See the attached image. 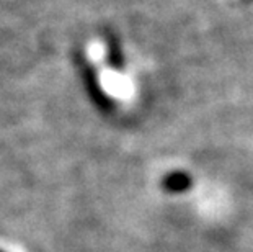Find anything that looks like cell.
<instances>
[{
    "label": "cell",
    "instance_id": "cell-1",
    "mask_svg": "<svg viewBox=\"0 0 253 252\" xmlns=\"http://www.w3.org/2000/svg\"><path fill=\"white\" fill-rule=\"evenodd\" d=\"M188 185V177L185 174H170L167 179L164 180V187L167 190H171V192H180L183 189H186Z\"/></svg>",
    "mask_w": 253,
    "mask_h": 252
},
{
    "label": "cell",
    "instance_id": "cell-2",
    "mask_svg": "<svg viewBox=\"0 0 253 252\" xmlns=\"http://www.w3.org/2000/svg\"><path fill=\"white\" fill-rule=\"evenodd\" d=\"M108 61L115 69H121V66H123L121 51H120V46H118L115 38L108 40Z\"/></svg>",
    "mask_w": 253,
    "mask_h": 252
},
{
    "label": "cell",
    "instance_id": "cell-3",
    "mask_svg": "<svg viewBox=\"0 0 253 252\" xmlns=\"http://www.w3.org/2000/svg\"><path fill=\"white\" fill-rule=\"evenodd\" d=\"M0 252H2V251H0Z\"/></svg>",
    "mask_w": 253,
    "mask_h": 252
}]
</instances>
